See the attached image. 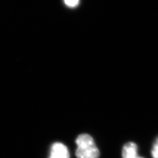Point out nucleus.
<instances>
[{
  "label": "nucleus",
  "instance_id": "obj_1",
  "mask_svg": "<svg viewBox=\"0 0 158 158\" xmlns=\"http://www.w3.org/2000/svg\"><path fill=\"white\" fill-rule=\"evenodd\" d=\"M76 143L77 148L76 155L77 158H98L100 152L93 138L89 134L78 136Z\"/></svg>",
  "mask_w": 158,
  "mask_h": 158
},
{
  "label": "nucleus",
  "instance_id": "obj_2",
  "mask_svg": "<svg viewBox=\"0 0 158 158\" xmlns=\"http://www.w3.org/2000/svg\"><path fill=\"white\" fill-rule=\"evenodd\" d=\"M68 148L60 142L54 143L51 147L49 158H69Z\"/></svg>",
  "mask_w": 158,
  "mask_h": 158
},
{
  "label": "nucleus",
  "instance_id": "obj_3",
  "mask_svg": "<svg viewBox=\"0 0 158 158\" xmlns=\"http://www.w3.org/2000/svg\"><path fill=\"white\" fill-rule=\"evenodd\" d=\"M123 158H143L138 154V147L134 142H130L125 145L122 152Z\"/></svg>",
  "mask_w": 158,
  "mask_h": 158
},
{
  "label": "nucleus",
  "instance_id": "obj_4",
  "mask_svg": "<svg viewBox=\"0 0 158 158\" xmlns=\"http://www.w3.org/2000/svg\"><path fill=\"white\" fill-rule=\"evenodd\" d=\"M151 153L153 158H158V138L153 145Z\"/></svg>",
  "mask_w": 158,
  "mask_h": 158
},
{
  "label": "nucleus",
  "instance_id": "obj_5",
  "mask_svg": "<svg viewBox=\"0 0 158 158\" xmlns=\"http://www.w3.org/2000/svg\"><path fill=\"white\" fill-rule=\"evenodd\" d=\"M64 2L69 6H77L79 2V0H64Z\"/></svg>",
  "mask_w": 158,
  "mask_h": 158
}]
</instances>
